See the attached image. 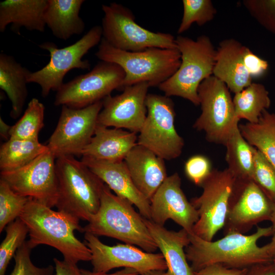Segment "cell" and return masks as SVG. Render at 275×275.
<instances>
[{
  "label": "cell",
  "mask_w": 275,
  "mask_h": 275,
  "mask_svg": "<svg viewBox=\"0 0 275 275\" xmlns=\"http://www.w3.org/2000/svg\"><path fill=\"white\" fill-rule=\"evenodd\" d=\"M272 226H257L256 231L245 235L229 232L216 241H206L194 233H189V244L185 249L186 256L194 271L205 266L219 264L231 268H244L272 262L264 246L258 240L272 235Z\"/></svg>",
  "instance_id": "6da1fadb"
},
{
  "label": "cell",
  "mask_w": 275,
  "mask_h": 275,
  "mask_svg": "<svg viewBox=\"0 0 275 275\" xmlns=\"http://www.w3.org/2000/svg\"><path fill=\"white\" fill-rule=\"evenodd\" d=\"M19 217L28 228V240L34 248L45 244L57 249L70 262L91 261L90 249L74 234L75 230L84 232L78 219L31 198Z\"/></svg>",
  "instance_id": "7a4b0ae2"
},
{
  "label": "cell",
  "mask_w": 275,
  "mask_h": 275,
  "mask_svg": "<svg viewBox=\"0 0 275 275\" xmlns=\"http://www.w3.org/2000/svg\"><path fill=\"white\" fill-rule=\"evenodd\" d=\"M83 228L85 233L114 238L147 252L154 253L158 249L145 217L135 210L130 202L113 194L106 184L98 211Z\"/></svg>",
  "instance_id": "3957f363"
},
{
  "label": "cell",
  "mask_w": 275,
  "mask_h": 275,
  "mask_svg": "<svg viewBox=\"0 0 275 275\" xmlns=\"http://www.w3.org/2000/svg\"><path fill=\"white\" fill-rule=\"evenodd\" d=\"M58 211L89 222L98 211L105 184L74 156L56 159Z\"/></svg>",
  "instance_id": "277c9868"
},
{
  "label": "cell",
  "mask_w": 275,
  "mask_h": 275,
  "mask_svg": "<svg viewBox=\"0 0 275 275\" xmlns=\"http://www.w3.org/2000/svg\"><path fill=\"white\" fill-rule=\"evenodd\" d=\"M96 56L101 61L116 64L125 72L122 89L128 86L145 82L158 87L171 77L181 64V54L177 48H149L139 51L117 49L103 38Z\"/></svg>",
  "instance_id": "5b68a950"
},
{
  "label": "cell",
  "mask_w": 275,
  "mask_h": 275,
  "mask_svg": "<svg viewBox=\"0 0 275 275\" xmlns=\"http://www.w3.org/2000/svg\"><path fill=\"white\" fill-rule=\"evenodd\" d=\"M175 42L181 54L180 65L158 88L168 97H180L199 105L198 89L204 80L213 75L216 49L205 35L196 40L179 35Z\"/></svg>",
  "instance_id": "8992f818"
},
{
  "label": "cell",
  "mask_w": 275,
  "mask_h": 275,
  "mask_svg": "<svg viewBox=\"0 0 275 275\" xmlns=\"http://www.w3.org/2000/svg\"><path fill=\"white\" fill-rule=\"evenodd\" d=\"M198 94L201 113L194 128L204 131L208 142L225 146L239 121L229 89L212 75L201 83Z\"/></svg>",
  "instance_id": "52a82bcc"
},
{
  "label": "cell",
  "mask_w": 275,
  "mask_h": 275,
  "mask_svg": "<svg viewBox=\"0 0 275 275\" xmlns=\"http://www.w3.org/2000/svg\"><path fill=\"white\" fill-rule=\"evenodd\" d=\"M102 38L113 47L127 51H139L149 48H177L171 34L153 32L139 25L127 7L116 3L103 5Z\"/></svg>",
  "instance_id": "ba28073f"
},
{
  "label": "cell",
  "mask_w": 275,
  "mask_h": 275,
  "mask_svg": "<svg viewBox=\"0 0 275 275\" xmlns=\"http://www.w3.org/2000/svg\"><path fill=\"white\" fill-rule=\"evenodd\" d=\"M147 116L138 135L137 144L154 152L164 160L179 157L184 146L175 126L174 104L166 95L148 94Z\"/></svg>",
  "instance_id": "9c48e42d"
},
{
  "label": "cell",
  "mask_w": 275,
  "mask_h": 275,
  "mask_svg": "<svg viewBox=\"0 0 275 275\" xmlns=\"http://www.w3.org/2000/svg\"><path fill=\"white\" fill-rule=\"evenodd\" d=\"M102 38V27H92L79 40L69 46L59 48L52 42L42 43L39 47L49 52V62L40 70L30 71L28 82L36 83L41 89L42 97H47L51 91H57L63 85L66 74L73 69H88V60L84 56L93 47L100 43Z\"/></svg>",
  "instance_id": "30bf717a"
},
{
  "label": "cell",
  "mask_w": 275,
  "mask_h": 275,
  "mask_svg": "<svg viewBox=\"0 0 275 275\" xmlns=\"http://www.w3.org/2000/svg\"><path fill=\"white\" fill-rule=\"evenodd\" d=\"M235 180L228 168L212 170L201 186L203 188L201 195L190 201L199 215L193 233L210 241L218 231L223 229Z\"/></svg>",
  "instance_id": "8fae6325"
},
{
  "label": "cell",
  "mask_w": 275,
  "mask_h": 275,
  "mask_svg": "<svg viewBox=\"0 0 275 275\" xmlns=\"http://www.w3.org/2000/svg\"><path fill=\"white\" fill-rule=\"evenodd\" d=\"M125 75L118 65L101 61L90 72L64 83L57 91L54 104L81 108L102 101L114 90L122 89Z\"/></svg>",
  "instance_id": "7c38bea8"
},
{
  "label": "cell",
  "mask_w": 275,
  "mask_h": 275,
  "mask_svg": "<svg viewBox=\"0 0 275 275\" xmlns=\"http://www.w3.org/2000/svg\"><path fill=\"white\" fill-rule=\"evenodd\" d=\"M102 100L81 108L62 106L57 126L46 145L57 158L81 155L93 136Z\"/></svg>",
  "instance_id": "4fadbf2b"
},
{
  "label": "cell",
  "mask_w": 275,
  "mask_h": 275,
  "mask_svg": "<svg viewBox=\"0 0 275 275\" xmlns=\"http://www.w3.org/2000/svg\"><path fill=\"white\" fill-rule=\"evenodd\" d=\"M56 159L48 150L21 168L1 171L0 179L16 194L52 208L58 197Z\"/></svg>",
  "instance_id": "5bb4252c"
},
{
  "label": "cell",
  "mask_w": 275,
  "mask_h": 275,
  "mask_svg": "<svg viewBox=\"0 0 275 275\" xmlns=\"http://www.w3.org/2000/svg\"><path fill=\"white\" fill-rule=\"evenodd\" d=\"M84 243L90 249L93 271L107 273L119 267L136 270L140 275L153 270H167L162 254L149 253L133 245L118 244L113 246L102 243L98 236L85 233Z\"/></svg>",
  "instance_id": "9a60e30c"
},
{
  "label": "cell",
  "mask_w": 275,
  "mask_h": 275,
  "mask_svg": "<svg viewBox=\"0 0 275 275\" xmlns=\"http://www.w3.org/2000/svg\"><path fill=\"white\" fill-rule=\"evenodd\" d=\"M272 209V201L254 181L236 179L223 228L225 235L244 234L257 224L270 221Z\"/></svg>",
  "instance_id": "2e32d148"
},
{
  "label": "cell",
  "mask_w": 275,
  "mask_h": 275,
  "mask_svg": "<svg viewBox=\"0 0 275 275\" xmlns=\"http://www.w3.org/2000/svg\"><path fill=\"white\" fill-rule=\"evenodd\" d=\"M149 87L147 83H139L124 88L120 94L105 97L97 123L139 133L147 116L146 99Z\"/></svg>",
  "instance_id": "e0dca14e"
},
{
  "label": "cell",
  "mask_w": 275,
  "mask_h": 275,
  "mask_svg": "<svg viewBox=\"0 0 275 275\" xmlns=\"http://www.w3.org/2000/svg\"><path fill=\"white\" fill-rule=\"evenodd\" d=\"M177 173L168 176L150 200L151 221L164 226L172 219L188 233L199 218L197 210L189 202L181 187Z\"/></svg>",
  "instance_id": "ac0fdd59"
},
{
  "label": "cell",
  "mask_w": 275,
  "mask_h": 275,
  "mask_svg": "<svg viewBox=\"0 0 275 275\" xmlns=\"http://www.w3.org/2000/svg\"><path fill=\"white\" fill-rule=\"evenodd\" d=\"M81 161L115 194L130 202L140 213L150 220V203L134 184L124 161H107L82 156Z\"/></svg>",
  "instance_id": "d6986e66"
},
{
  "label": "cell",
  "mask_w": 275,
  "mask_h": 275,
  "mask_svg": "<svg viewBox=\"0 0 275 275\" xmlns=\"http://www.w3.org/2000/svg\"><path fill=\"white\" fill-rule=\"evenodd\" d=\"M124 161L136 187L150 201L168 177L164 160L137 144Z\"/></svg>",
  "instance_id": "ffe728a7"
},
{
  "label": "cell",
  "mask_w": 275,
  "mask_h": 275,
  "mask_svg": "<svg viewBox=\"0 0 275 275\" xmlns=\"http://www.w3.org/2000/svg\"><path fill=\"white\" fill-rule=\"evenodd\" d=\"M246 48L237 40L230 38L221 41L216 49L213 75L225 83L234 94L252 83V78L243 61Z\"/></svg>",
  "instance_id": "44dd1931"
},
{
  "label": "cell",
  "mask_w": 275,
  "mask_h": 275,
  "mask_svg": "<svg viewBox=\"0 0 275 275\" xmlns=\"http://www.w3.org/2000/svg\"><path fill=\"white\" fill-rule=\"evenodd\" d=\"M137 133L97 124L94 134L81 156L107 161H121L137 145Z\"/></svg>",
  "instance_id": "7402d4cb"
},
{
  "label": "cell",
  "mask_w": 275,
  "mask_h": 275,
  "mask_svg": "<svg viewBox=\"0 0 275 275\" xmlns=\"http://www.w3.org/2000/svg\"><path fill=\"white\" fill-rule=\"evenodd\" d=\"M145 222L164 258L169 275H195L185 252L190 242L189 233L183 229L169 230L145 218Z\"/></svg>",
  "instance_id": "603a6c76"
},
{
  "label": "cell",
  "mask_w": 275,
  "mask_h": 275,
  "mask_svg": "<svg viewBox=\"0 0 275 275\" xmlns=\"http://www.w3.org/2000/svg\"><path fill=\"white\" fill-rule=\"evenodd\" d=\"M47 0H5L0 3V32L9 24L20 34L23 27L29 31L43 32L46 24L44 14Z\"/></svg>",
  "instance_id": "cb8c5ba5"
},
{
  "label": "cell",
  "mask_w": 275,
  "mask_h": 275,
  "mask_svg": "<svg viewBox=\"0 0 275 275\" xmlns=\"http://www.w3.org/2000/svg\"><path fill=\"white\" fill-rule=\"evenodd\" d=\"M84 2L83 0H47L45 22L54 37L67 40L83 33L85 24L79 14Z\"/></svg>",
  "instance_id": "d4e9b609"
},
{
  "label": "cell",
  "mask_w": 275,
  "mask_h": 275,
  "mask_svg": "<svg viewBox=\"0 0 275 275\" xmlns=\"http://www.w3.org/2000/svg\"><path fill=\"white\" fill-rule=\"evenodd\" d=\"M30 72L12 56L0 54V88L11 102L10 116L13 119L22 113L28 97L27 76Z\"/></svg>",
  "instance_id": "484cf974"
},
{
  "label": "cell",
  "mask_w": 275,
  "mask_h": 275,
  "mask_svg": "<svg viewBox=\"0 0 275 275\" xmlns=\"http://www.w3.org/2000/svg\"><path fill=\"white\" fill-rule=\"evenodd\" d=\"M244 139L260 151L275 170V114L265 110L256 123L239 125Z\"/></svg>",
  "instance_id": "4316f807"
},
{
  "label": "cell",
  "mask_w": 275,
  "mask_h": 275,
  "mask_svg": "<svg viewBox=\"0 0 275 275\" xmlns=\"http://www.w3.org/2000/svg\"><path fill=\"white\" fill-rule=\"evenodd\" d=\"M48 150L39 139L10 138L1 146V171L21 168Z\"/></svg>",
  "instance_id": "83f0119b"
},
{
  "label": "cell",
  "mask_w": 275,
  "mask_h": 275,
  "mask_svg": "<svg viewBox=\"0 0 275 275\" xmlns=\"http://www.w3.org/2000/svg\"><path fill=\"white\" fill-rule=\"evenodd\" d=\"M225 146L226 147L227 168L235 178L244 180H253L256 148L244 139L239 126Z\"/></svg>",
  "instance_id": "f1b7e54d"
},
{
  "label": "cell",
  "mask_w": 275,
  "mask_h": 275,
  "mask_svg": "<svg viewBox=\"0 0 275 275\" xmlns=\"http://www.w3.org/2000/svg\"><path fill=\"white\" fill-rule=\"evenodd\" d=\"M233 102L237 118L251 123H257L262 113L271 104L268 91L264 85L256 82L235 94Z\"/></svg>",
  "instance_id": "f546056e"
},
{
  "label": "cell",
  "mask_w": 275,
  "mask_h": 275,
  "mask_svg": "<svg viewBox=\"0 0 275 275\" xmlns=\"http://www.w3.org/2000/svg\"><path fill=\"white\" fill-rule=\"evenodd\" d=\"M45 107L36 98H32L20 119L10 131V138L38 139L40 130L44 126Z\"/></svg>",
  "instance_id": "4dcf8cb0"
},
{
  "label": "cell",
  "mask_w": 275,
  "mask_h": 275,
  "mask_svg": "<svg viewBox=\"0 0 275 275\" xmlns=\"http://www.w3.org/2000/svg\"><path fill=\"white\" fill-rule=\"evenodd\" d=\"M6 232V236L0 246V275H5L10 261L25 241L29 229L18 217L7 225Z\"/></svg>",
  "instance_id": "1f68e13d"
},
{
  "label": "cell",
  "mask_w": 275,
  "mask_h": 275,
  "mask_svg": "<svg viewBox=\"0 0 275 275\" xmlns=\"http://www.w3.org/2000/svg\"><path fill=\"white\" fill-rule=\"evenodd\" d=\"M30 198L16 194L0 179V233L19 217Z\"/></svg>",
  "instance_id": "d6a6232c"
},
{
  "label": "cell",
  "mask_w": 275,
  "mask_h": 275,
  "mask_svg": "<svg viewBox=\"0 0 275 275\" xmlns=\"http://www.w3.org/2000/svg\"><path fill=\"white\" fill-rule=\"evenodd\" d=\"M183 13L177 31L179 34L188 30L194 23L202 26L212 20L216 10L210 0H183Z\"/></svg>",
  "instance_id": "836d02e7"
},
{
  "label": "cell",
  "mask_w": 275,
  "mask_h": 275,
  "mask_svg": "<svg viewBox=\"0 0 275 275\" xmlns=\"http://www.w3.org/2000/svg\"><path fill=\"white\" fill-rule=\"evenodd\" d=\"M253 180L272 202H275V170L256 148L254 152Z\"/></svg>",
  "instance_id": "e575fe53"
},
{
  "label": "cell",
  "mask_w": 275,
  "mask_h": 275,
  "mask_svg": "<svg viewBox=\"0 0 275 275\" xmlns=\"http://www.w3.org/2000/svg\"><path fill=\"white\" fill-rule=\"evenodd\" d=\"M33 249L27 240L17 250L14 256L15 266L10 275H53L55 269L52 265L39 267L33 263L31 259Z\"/></svg>",
  "instance_id": "d590c367"
},
{
  "label": "cell",
  "mask_w": 275,
  "mask_h": 275,
  "mask_svg": "<svg viewBox=\"0 0 275 275\" xmlns=\"http://www.w3.org/2000/svg\"><path fill=\"white\" fill-rule=\"evenodd\" d=\"M243 4L262 26L275 35V0H245Z\"/></svg>",
  "instance_id": "8d00e7d4"
},
{
  "label": "cell",
  "mask_w": 275,
  "mask_h": 275,
  "mask_svg": "<svg viewBox=\"0 0 275 275\" xmlns=\"http://www.w3.org/2000/svg\"><path fill=\"white\" fill-rule=\"evenodd\" d=\"M212 170L209 160L201 155L190 157L186 161L184 166L187 177L200 186L209 176Z\"/></svg>",
  "instance_id": "74e56055"
},
{
  "label": "cell",
  "mask_w": 275,
  "mask_h": 275,
  "mask_svg": "<svg viewBox=\"0 0 275 275\" xmlns=\"http://www.w3.org/2000/svg\"><path fill=\"white\" fill-rule=\"evenodd\" d=\"M244 66L252 78L263 75L268 68V62L246 47L243 56Z\"/></svg>",
  "instance_id": "f35d334b"
},
{
  "label": "cell",
  "mask_w": 275,
  "mask_h": 275,
  "mask_svg": "<svg viewBox=\"0 0 275 275\" xmlns=\"http://www.w3.org/2000/svg\"><path fill=\"white\" fill-rule=\"evenodd\" d=\"M249 268H231L219 264H213L194 271L195 275H245Z\"/></svg>",
  "instance_id": "ab89813d"
},
{
  "label": "cell",
  "mask_w": 275,
  "mask_h": 275,
  "mask_svg": "<svg viewBox=\"0 0 275 275\" xmlns=\"http://www.w3.org/2000/svg\"><path fill=\"white\" fill-rule=\"evenodd\" d=\"M55 275H80L77 264L54 258Z\"/></svg>",
  "instance_id": "60d3db41"
},
{
  "label": "cell",
  "mask_w": 275,
  "mask_h": 275,
  "mask_svg": "<svg viewBox=\"0 0 275 275\" xmlns=\"http://www.w3.org/2000/svg\"><path fill=\"white\" fill-rule=\"evenodd\" d=\"M245 275H275V262L258 264L248 269Z\"/></svg>",
  "instance_id": "b9f144b4"
},
{
  "label": "cell",
  "mask_w": 275,
  "mask_h": 275,
  "mask_svg": "<svg viewBox=\"0 0 275 275\" xmlns=\"http://www.w3.org/2000/svg\"><path fill=\"white\" fill-rule=\"evenodd\" d=\"M272 212L270 219L272 223L271 226L273 229L272 237L270 242L264 245V246L269 258L273 261L275 260V202H272Z\"/></svg>",
  "instance_id": "7bdbcfd3"
},
{
  "label": "cell",
  "mask_w": 275,
  "mask_h": 275,
  "mask_svg": "<svg viewBox=\"0 0 275 275\" xmlns=\"http://www.w3.org/2000/svg\"><path fill=\"white\" fill-rule=\"evenodd\" d=\"M80 275H139V273L135 269L130 268H124L114 273H108L90 271L84 269H80Z\"/></svg>",
  "instance_id": "ee69618b"
},
{
  "label": "cell",
  "mask_w": 275,
  "mask_h": 275,
  "mask_svg": "<svg viewBox=\"0 0 275 275\" xmlns=\"http://www.w3.org/2000/svg\"><path fill=\"white\" fill-rule=\"evenodd\" d=\"M11 126L6 124L0 117V134L2 138L7 141L10 139Z\"/></svg>",
  "instance_id": "f6af8a7d"
},
{
  "label": "cell",
  "mask_w": 275,
  "mask_h": 275,
  "mask_svg": "<svg viewBox=\"0 0 275 275\" xmlns=\"http://www.w3.org/2000/svg\"><path fill=\"white\" fill-rule=\"evenodd\" d=\"M141 275H169L167 271L153 270L149 271Z\"/></svg>",
  "instance_id": "bcb514c9"
},
{
  "label": "cell",
  "mask_w": 275,
  "mask_h": 275,
  "mask_svg": "<svg viewBox=\"0 0 275 275\" xmlns=\"http://www.w3.org/2000/svg\"><path fill=\"white\" fill-rule=\"evenodd\" d=\"M273 261L275 262V260H274V261Z\"/></svg>",
  "instance_id": "7dc6e473"
}]
</instances>
